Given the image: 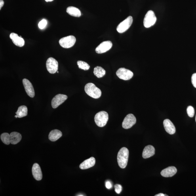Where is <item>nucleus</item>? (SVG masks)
Here are the masks:
<instances>
[{
    "mask_svg": "<svg viewBox=\"0 0 196 196\" xmlns=\"http://www.w3.org/2000/svg\"><path fill=\"white\" fill-rule=\"evenodd\" d=\"M129 151L127 148L123 147L120 150L117 155V162L120 167L124 168L127 165Z\"/></svg>",
    "mask_w": 196,
    "mask_h": 196,
    "instance_id": "f257e3e1",
    "label": "nucleus"
},
{
    "mask_svg": "<svg viewBox=\"0 0 196 196\" xmlns=\"http://www.w3.org/2000/svg\"><path fill=\"white\" fill-rule=\"evenodd\" d=\"M84 89L86 94L88 96L94 98H99L102 95L101 90L96 87L93 83H89L86 84Z\"/></svg>",
    "mask_w": 196,
    "mask_h": 196,
    "instance_id": "f03ea898",
    "label": "nucleus"
},
{
    "mask_svg": "<svg viewBox=\"0 0 196 196\" xmlns=\"http://www.w3.org/2000/svg\"><path fill=\"white\" fill-rule=\"evenodd\" d=\"M108 119V113L104 111L97 113L94 117L95 122L96 125L100 127H103L106 125Z\"/></svg>",
    "mask_w": 196,
    "mask_h": 196,
    "instance_id": "7ed1b4c3",
    "label": "nucleus"
},
{
    "mask_svg": "<svg viewBox=\"0 0 196 196\" xmlns=\"http://www.w3.org/2000/svg\"><path fill=\"white\" fill-rule=\"evenodd\" d=\"M157 20V18L154 12L150 10L147 12L145 15L144 20V24L145 27L149 28L155 24Z\"/></svg>",
    "mask_w": 196,
    "mask_h": 196,
    "instance_id": "20e7f679",
    "label": "nucleus"
},
{
    "mask_svg": "<svg viewBox=\"0 0 196 196\" xmlns=\"http://www.w3.org/2000/svg\"><path fill=\"white\" fill-rule=\"evenodd\" d=\"M76 41V37L70 35L61 39L59 41V43L62 47L68 48L73 47Z\"/></svg>",
    "mask_w": 196,
    "mask_h": 196,
    "instance_id": "39448f33",
    "label": "nucleus"
},
{
    "mask_svg": "<svg viewBox=\"0 0 196 196\" xmlns=\"http://www.w3.org/2000/svg\"><path fill=\"white\" fill-rule=\"evenodd\" d=\"M133 19L132 16H128L125 20L121 22L117 28V30L118 32L120 33H123L125 32L131 26Z\"/></svg>",
    "mask_w": 196,
    "mask_h": 196,
    "instance_id": "423d86ee",
    "label": "nucleus"
},
{
    "mask_svg": "<svg viewBox=\"0 0 196 196\" xmlns=\"http://www.w3.org/2000/svg\"><path fill=\"white\" fill-rule=\"evenodd\" d=\"M116 74L120 79L124 81L129 80L133 76V73L131 71L124 68H119Z\"/></svg>",
    "mask_w": 196,
    "mask_h": 196,
    "instance_id": "0eeeda50",
    "label": "nucleus"
},
{
    "mask_svg": "<svg viewBox=\"0 0 196 196\" xmlns=\"http://www.w3.org/2000/svg\"><path fill=\"white\" fill-rule=\"evenodd\" d=\"M46 68L50 73H55L58 71V61L53 58H48L46 62Z\"/></svg>",
    "mask_w": 196,
    "mask_h": 196,
    "instance_id": "6e6552de",
    "label": "nucleus"
},
{
    "mask_svg": "<svg viewBox=\"0 0 196 196\" xmlns=\"http://www.w3.org/2000/svg\"><path fill=\"white\" fill-rule=\"evenodd\" d=\"M136 123L135 117L132 114H129L126 116L122 123V126L125 129L132 128Z\"/></svg>",
    "mask_w": 196,
    "mask_h": 196,
    "instance_id": "1a4fd4ad",
    "label": "nucleus"
},
{
    "mask_svg": "<svg viewBox=\"0 0 196 196\" xmlns=\"http://www.w3.org/2000/svg\"><path fill=\"white\" fill-rule=\"evenodd\" d=\"M68 97L66 95L58 94L52 99L51 102L53 108L55 109L63 104L66 100Z\"/></svg>",
    "mask_w": 196,
    "mask_h": 196,
    "instance_id": "9d476101",
    "label": "nucleus"
},
{
    "mask_svg": "<svg viewBox=\"0 0 196 196\" xmlns=\"http://www.w3.org/2000/svg\"><path fill=\"white\" fill-rule=\"evenodd\" d=\"M112 47V43L110 41H107L102 42L96 48L95 51L97 53L101 54L104 53L110 50Z\"/></svg>",
    "mask_w": 196,
    "mask_h": 196,
    "instance_id": "9b49d317",
    "label": "nucleus"
},
{
    "mask_svg": "<svg viewBox=\"0 0 196 196\" xmlns=\"http://www.w3.org/2000/svg\"><path fill=\"white\" fill-rule=\"evenodd\" d=\"M23 83L27 94L31 98H33L35 96V93L32 84L26 79L23 80Z\"/></svg>",
    "mask_w": 196,
    "mask_h": 196,
    "instance_id": "f8f14e48",
    "label": "nucleus"
},
{
    "mask_svg": "<svg viewBox=\"0 0 196 196\" xmlns=\"http://www.w3.org/2000/svg\"><path fill=\"white\" fill-rule=\"evenodd\" d=\"M10 39L16 46L19 47H22L24 45L25 41L21 36L19 37L16 33H12L10 35Z\"/></svg>",
    "mask_w": 196,
    "mask_h": 196,
    "instance_id": "ddd939ff",
    "label": "nucleus"
},
{
    "mask_svg": "<svg viewBox=\"0 0 196 196\" xmlns=\"http://www.w3.org/2000/svg\"><path fill=\"white\" fill-rule=\"evenodd\" d=\"M32 173L33 177L36 180L41 181L43 177L41 168L38 164H33L32 168Z\"/></svg>",
    "mask_w": 196,
    "mask_h": 196,
    "instance_id": "4468645a",
    "label": "nucleus"
},
{
    "mask_svg": "<svg viewBox=\"0 0 196 196\" xmlns=\"http://www.w3.org/2000/svg\"><path fill=\"white\" fill-rule=\"evenodd\" d=\"M163 125L166 132L170 134H173L176 131V128L172 122L169 119H165L163 121Z\"/></svg>",
    "mask_w": 196,
    "mask_h": 196,
    "instance_id": "2eb2a0df",
    "label": "nucleus"
},
{
    "mask_svg": "<svg viewBox=\"0 0 196 196\" xmlns=\"http://www.w3.org/2000/svg\"><path fill=\"white\" fill-rule=\"evenodd\" d=\"M96 160L94 157L85 160L80 165V168L82 170L87 169L93 167L95 164Z\"/></svg>",
    "mask_w": 196,
    "mask_h": 196,
    "instance_id": "dca6fc26",
    "label": "nucleus"
},
{
    "mask_svg": "<svg viewBox=\"0 0 196 196\" xmlns=\"http://www.w3.org/2000/svg\"><path fill=\"white\" fill-rule=\"evenodd\" d=\"M177 172V169L174 166H170L162 170L161 172V175L165 177H170L175 175Z\"/></svg>",
    "mask_w": 196,
    "mask_h": 196,
    "instance_id": "f3484780",
    "label": "nucleus"
},
{
    "mask_svg": "<svg viewBox=\"0 0 196 196\" xmlns=\"http://www.w3.org/2000/svg\"><path fill=\"white\" fill-rule=\"evenodd\" d=\"M155 149L153 146L149 145L145 147L142 153V157L144 159H148L155 154Z\"/></svg>",
    "mask_w": 196,
    "mask_h": 196,
    "instance_id": "a211bd4d",
    "label": "nucleus"
},
{
    "mask_svg": "<svg viewBox=\"0 0 196 196\" xmlns=\"http://www.w3.org/2000/svg\"><path fill=\"white\" fill-rule=\"evenodd\" d=\"M62 136V132L57 129L52 130L50 132L48 136L49 140L52 142L58 140Z\"/></svg>",
    "mask_w": 196,
    "mask_h": 196,
    "instance_id": "6ab92c4d",
    "label": "nucleus"
},
{
    "mask_svg": "<svg viewBox=\"0 0 196 196\" xmlns=\"http://www.w3.org/2000/svg\"><path fill=\"white\" fill-rule=\"evenodd\" d=\"M22 138V135L19 133L12 132L10 134V143L12 144H16L20 142Z\"/></svg>",
    "mask_w": 196,
    "mask_h": 196,
    "instance_id": "aec40b11",
    "label": "nucleus"
},
{
    "mask_svg": "<svg viewBox=\"0 0 196 196\" xmlns=\"http://www.w3.org/2000/svg\"><path fill=\"white\" fill-rule=\"evenodd\" d=\"M66 11L70 15L76 17H80L81 15V11L78 8L72 6L67 8Z\"/></svg>",
    "mask_w": 196,
    "mask_h": 196,
    "instance_id": "412c9836",
    "label": "nucleus"
},
{
    "mask_svg": "<svg viewBox=\"0 0 196 196\" xmlns=\"http://www.w3.org/2000/svg\"><path fill=\"white\" fill-rule=\"evenodd\" d=\"M28 113V109L27 107L24 105H22L18 107L16 114L18 118H22L26 116Z\"/></svg>",
    "mask_w": 196,
    "mask_h": 196,
    "instance_id": "4be33fe9",
    "label": "nucleus"
},
{
    "mask_svg": "<svg viewBox=\"0 0 196 196\" xmlns=\"http://www.w3.org/2000/svg\"><path fill=\"white\" fill-rule=\"evenodd\" d=\"M94 75L99 78L104 76L106 73V71L102 67L97 66L94 68Z\"/></svg>",
    "mask_w": 196,
    "mask_h": 196,
    "instance_id": "5701e85b",
    "label": "nucleus"
},
{
    "mask_svg": "<svg viewBox=\"0 0 196 196\" xmlns=\"http://www.w3.org/2000/svg\"><path fill=\"white\" fill-rule=\"evenodd\" d=\"M1 138L4 144L7 145L10 144V134L6 133H3L1 135Z\"/></svg>",
    "mask_w": 196,
    "mask_h": 196,
    "instance_id": "b1692460",
    "label": "nucleus"
},
{
    "mask_svg": "<svg viewBox=\"0 0 196 196\" xmlns=\"http://www.w3.org/2000/svg\"><path fill=\"white\" fill-rule=\"evenodd\" d=\"M77 64L80 69H83L84 70H88L90 68L89 65L83 61H78L77 62Z\"/></svg>",
    "mask_w": 196,
    "mask_h": 196,
    "instance_id": "393cba45",
    "label": "nucleus"
},
{
    "mask_svg": "<svg viewBox=\"0 0 196 196\" xmlns=\"http://www.w3.org/2000/svg\"><path fill=\"white\" fill-rule=\"evenodd\" d=\"M187 111L189 116L190 117H194L195 114V110L193 107L189 106L187 107Z\"/></svg>",
    "mask_w": 196,
    "mask_h": 196,
    "instance_id": "a878e982",
    "label": "nucleus"
},
{
    "mask_svg": "<svg viewBox=\"0 0 196 196\" xmlns=\"http://www.w3.org/2000/svg\"><path fill=\"white\" fill-rule=\"evenodd\" d=\"M47 24V21L46 20H43L39 23L38 26L41 29H43L45 28Z\"/></svg>",
    "mask_w": 196,
    "mask_h": 196,
    "instance_id": "bb28decb",
    "label": "nucleus"
},
{
    "mask_svg": "<svg viewBox=\"0 0 196 196\" xmlns=\"http://www.w3.org/2000/svg\"><path fill=\"white\" fill-rule=\"evenodd\" d=\"M115 191L118 194L120 193L122 190L121 185L119 184H116L115 186Z\"/></svg>",
    "mask_w": 196,
    "mask_h": 196,
    "instance_id": "cd10ccee",
    "label": "nucleus"
},
{
    "mask_svg": "<svg viewBox=\"0 0 196 196\" xmlns=\"http://www.w3.org/2000/svg\"><path fill=\"white\" fill-rule=\"evenodd\" d=\"M191 82L194 87L196 88V73L193 74L192 76Z\"/></svg>",
    "mask_w": 196,
    "mask_h": 196,
    "instance_id": "c85d7f7f",
    "label": "nucleus"
},
{
    "mask_svg": "<svg viewBox=\"0 0 196 196\" xmlns=\"http://www.w3.org/2000/svg\"><path fill=\"white\" fill-rule=\"evenodd\" d=\"M105 186L107 189H111L112 187V185L110 181H107L105 183Z\"/></svg>",
    "mask_w": 196,
    "mask_h": 196,
    "instance_id": "c756f323",
    "label": "nucleus"
},
{
    "mask_svg": "<svg viewBox=\"0 0 196 196\" xmlns=\"http://www.w3.org/2000/svg\"><path fill=\"white\" fill-rule=\"evenodd\" d=\"M4 2L3 0H1L0 1V10H1V8L4 5Z\"/></svg>",
    "mask_w": 196,
    "mask_h": 196,
    "instance_id": "7c9ffc66",
    "label": "nucleus"
},
{
    "mask_svg": "<svg viewBox=\"0 0 196 196\" xmlns=\"http://www.w3.org/2000/svg\"><path fill=\"white\" fill-rule=\"evenodd\" d=\"M155 196H168L167 195H166L165 194H164L162 193H159V194H158L156 195H155Z\"/></svg>",
    "mask_w": 196,
    "mask_h": 196,
    "instance_id": "2f4dec72",
    "label": "nucleus"
},
{
    "mask_svg": "<svg viewBox=\"0 0 196 196\" xmlns=\"http://www.w3.org/2000/svg\"><path fill=\"white\" fill-rule=\"evenodd\" d=\"M53 1H54V0H45V1L46 2H52Z\"/></svg>",
    "mask_w": 196,
    "mask_h": 196,
    "instance_id": "473e14b6",
    "label": "nucleus"
},
{
    "mask_svg": "<svg viewBox=\"0 0 196 196\" xmlns=\"http://www.w3.org/2000/svg\"><path fill=\"white\" fill-rule=\"evenodd\" d=\"M15 117H16V118H18V116H17V115H15Z\"/></svg>",
    "mask_w": 196,
    "mask_h": 196,
    "instance_id": "72a5a7b5",
    "label": "nucleus"
},
{
    "mask_svg": "<svg viewBox=\"0 0 196 196\" xmlns=\"http://www.w3.org/2000/svg\"><path fill=\"white\" fill-rule=\"evenodd\" d=\"M195 121H196V117H195Z\"/></svg>",
    "mask_w": 196,
    "mask_h": 196,
    "instance_id": "f704fd0d",
    "label": "nucleus"
},
{
    "mask_svg": "<svg viewBox=\"0 0 196 196\" xmlns=\"http://www.w3.org/2000/svg\"><path fill=\"white\" fill-rule=\"evenodd\" d=\"M57 72L58 73H59V72L58 71Z\"/></svg>",
    "mask_w": 196,
    "mask_h": 196,
    "instance_id": "c9c22d12",
    "label": "nucleus"
}]
</instances>
